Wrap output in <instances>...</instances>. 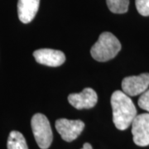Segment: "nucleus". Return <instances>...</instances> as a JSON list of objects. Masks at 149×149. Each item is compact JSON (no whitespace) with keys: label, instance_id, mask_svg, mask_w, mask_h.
<instances>
[{"label":"nucleus","instance_id":"423d86ee","mask_svg":"<svg viewBox=\"0 0 149 149\" xmlns=\"http://www.w3.org/2000/svg\"><path fill=\"white\" fill-rule=\"evenodd\" d=\"M149 86V73L125 77L122 81L123 91L128 96L142 95Z\"/></svg>","mask_w":149,"mask_h":149},{"label":"nucleus","instance_id":"f8f14e48","mask_svg":"<svg viewBox=\"0 0 149 149\" xmlns=\"http://www.w3.org/2000/svg\"><path fill=\"white\" fill-rule=\"evenodd\" d=\"M137 10L143 16H149V0H136Z\"/></svg>","mask_w":149,"mask_h":149},{"label":"nucleus","instance_id":"20e7f679","mask_svg":"<svg viewBox=\"0 0 149 149\" xmlns=\"http://www.w3.org/2000/svg\"><path fill=\"white\" fill-rule=\"evenodd\" d=\"M133 142L139 147L149 145V113L137 114L132 123Z\"/></svg>","mask_w":149,"mask_h":149},{"label":"nucleus","instance_id":"6e6552de","mask_svg":"<svg viewBox=\"0 0 149 149\" xmlns=\"http://www.w3.org/2000/svg\"><path fill=\"white\" fill-rule=\"evenodd\" d=\"M68 101L77 109H91L98 101L96 92L91 88H85L80 93L70 94L68 96Z\"/></svg>","mask_w":149,"mask_h":149},{"label":"nucleus","instance_id":"ddd939ff","mask_svg":"<svg viewBox=\"0 0 149 149\" xmlns=\"http://www.w3.org/2000/svg\"><path fill=\"white\" fill-rule=\"evenodd\" d=\"M139 106L149 113V89L141 95L139 99Z\"/></svg>","mask_w":149,"mask_h":149},{"label":"nucleus","instance_id":"0eeeda50","mask_svg":"<svg viewBox=\"0 0 149 149\" xmlns=\"http://www.w3.org/2000/svg\"><path fill=\"white\" fill-rule=\"evenodd\" d=\"M33 56L39 64L57 67L65 61V56L61 51L53 49H39L33 52Z\"/></svg>","mask_w":149,"mask_h":149},{"label":"nucleus","instance_id":"9d476101","mask_svg":"<svg viewBox=\"0 0 149 149\" xmlns=\"http://www.w3.org/2000/svg\"><path fill=\"white\" fill-rule=\"evenodd\" d=\"M8 149H28L26 139L18 131H12L8 136Z\"/></svg>","mask_w":149,"mask_h":149},{"label":"nucleus","instance_id":"f03ea898","mask_svg":"<svg viewBox=\"0 0 149 149\" xmlns=\"http://www.w3.org/2000/svg\"><path fill=\"white\" fill-rule=\"evenodd\" d=\"M121 50V43L111 32H103L98 41L91 47L92 57L100 62H104L116 56Z\"/></svg>","mask_w":149,"mask_h":149},{"label":"nucleus","instance_id":"4468645a","mask_svg":"<svg viewBox=\"0 0 149 149\" xmlns=\"http://www.w3.org/2000/svg\"><path fill=\"white\" fill-rule=\"evenodd\" d=\"M81 149H93V148H92V146H91L90 143H85L83 145V148Z\"/></svg>","mask_w":149,"mask_h":149},{"label":"nucleus","instance_id":"1a4fd4ad","mask_svg":"<svg viewBox=\"0 0 149 149\" xmlns=\"http://www.w3.org/2000/svg\"><path fill=\"white\" fill-rule=\"evenodd\" d=\"M40 5V0H18L17 13L20 21L29 23L37 14Z\"/></svg>","mask_w":149,"mask_h":149},{"label":"nucleus","instance_id":"39448f33","mask_svg":"<svg viewBox=\"0 0 149 149\" xmlns=\"http://www.w3.org/2000/svg\"><path fill=\"white\" fill-rule=\"evenodd\" d=\"M56 129L61 139L66 142H72L76 139L85 128V123L81 120H69L60 118L56 121Z\"/></svg>","mask_w":149,"mask_h":149},{"label":"nucleus","instance_id":"f257e3e1","mask_svg":"<svg viewBox=\"0 0 149 149\" xmlns=\"http://www.w3.org/2000/svg\"><path fill=\"white\" fill-rule=\"evenodd\" d=\"M113 121L119 130H125L132 124L137 116V109L130 96L123 91H114L111 96Z\"/></svg>","mask_w":149,"mask_h":149},{"label":"nucleus","instance_id":"9b49d317","mask_svg":"<svg viewBox=\"0 0 149 149\" xmlns=\"http://www.w3.org/2000/svg\"><path fill=\"white\" fill-rule=\"evenodd\" d=\"M109 9L113 13H125L128 12L129 0H106Z\"/></svg>","mask_w":149,"mask_h":149},{"label":"nucleus","instance_id":"7ed1b4c3","mask_svg":"<svg viewBox=\"0 0 149 149\" xmlns=\"http://www.w3.org/2000/svg\"><path fill=\"white\" fill-rule=\"evenodd\" d=\"M35 140L39 148L47 149L52 143L53 134L48 118L42 113H36L31 121Z\"/></svg>","mask_w":149,"mask_h":149}]
</instances>
